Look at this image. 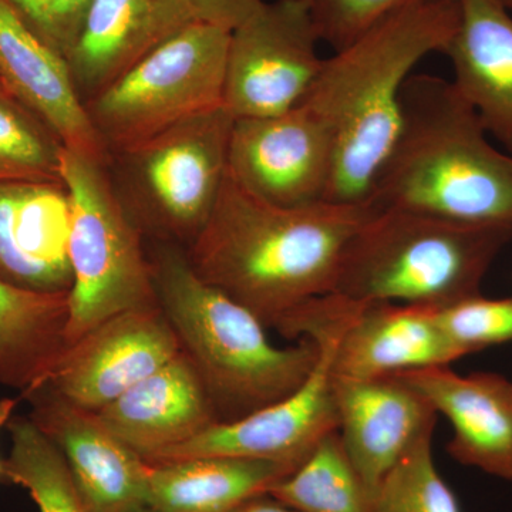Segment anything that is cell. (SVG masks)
Here are the masks:
<instances>
[{
    "label": "cell",
    "instance_id": "cell-1",
    "mask_svg": "<svg viewBox=\"0 0 512 512\" xmlns=\"http://www.w3.org/2000/svg\"><path fill=\"white\" fill-rule=\"evenodd\" d=\"M372 210L369 202L282 207L251 194L227 171L185 255L202 281L275 328L303 303L335 291L350 239Z\"/></svg>",
    "mask_w": 512,
    "mask_h": 512
},
{
    "label": "cell",
    "instance_id": "cell-2",
    "mask_svg": "<svg viewBox=\"0 0 512 512\" xmlns=\"http://www.w3.org/2000/svg\"><path fill=\"white\" fill-rule=\"evenodd\" d=\"M457 23V0H424L325 59L301 104L323 121L335 144L326 202L369 201L402 126L404 84L424 57L444 52Z\"/></svg>",
    "mask_w": 512,
    "mask_h": 512
},
{
    "label": "cell",
    "instance_id": "cell-3",
    "mask_svg": "<svg viewBox=\"0 0 512 512\" xmlns=\"http://www.w3.org/2000/svg\"><path fill=\"white\" fill-rule=\"evenodd\" d=\"M367 202L466 224L512 225V156L490 143L451 80L412 74L403 87L399 136Z\"/></svg>",
    "mask_w": 512,
    "mask_h": 512
},
{
    "label": "cell",
    "instance_id": "cell-4",
    "mask_svg": "<svg viewBox=\"0 0 512 512\" xmlns=\"http://www.w3.org/2000/svg\"><path fill=\"white\" fill-rule=\"evenodd\" d=\"M151 264L158 305L204 383L218 421L239 420L279 402L311 375L319 357L313 340L275 346L264 323L202 281L177 244L158 247Z\"/></svg>",
    "mask_w": 512,
    "mask_h": 512
},
{
    "label": "cell",
    "instance_id": "cell-5",
    "mask_svg": "<svg viewBox=\"0 0 512 512\" xmlns=\"http://www.w3.org/2000/svg\"><path fill=\"white\" fill-rule=\"evenodd\" d=\"M372 208L350 239L333 291L352 301L441 309L473 298L512 239V225Z\"/></svg>",
    "mask_w": 512,
    "mask_h": 512
},
{
    "label": "cell",
    "instance_id": "cell-6",
    "mask_svg": "<svg viewBox=\"0 0 512 512\" xmlns=\"http://www.w3.org/2000/svg\"><path fill=\"white\" fill-rule=\"evenodd\" d=\"M103 165L64 148L62 181L69 195V292L66 346L104 320L157 308L151 259L140 229L124 210Z\"/></svg>",
    "mask_w": 512,
    "mask_h": 512
},
{
    "label": "cell",
    "instance_id": "cell-7",
    "mask_svg": "<svg viewBox=\"0 0 512 512\" xmlns=\"http://www.w3.org/2000/svg\"><path fill=\"white\" fill-rule=\"evenodd\" d=\"M349 305L348 298L329 293L303 303L276 323L275 329L286 338L311 339L319 348L318 362L295 393L242 419L211 424L147 463L234 457L298 467L323 437L338 430L333 360Z\"/></svg>",
    "mask_w": 512,
    "mask_h": 512
},
{
    "label": "cell",
    "instance_id": "cell-8",
    "mask_svg": "<svg viewBox=\"0 0 512 512\" xmlns=\"http://www.w3.org/2000/svg\"><path fill=\"white\" fill-rule=\"evenodd\" d=\"M231 30L195 22L87 101L107 151L126 156L183 121L224 106Z\"/></svg>",
    "mask_w": 512,
    "mask_h": 512
},
{
    "label": "cell",
    "instance_id": "cell-9",
    "mask_svg": "<svg viewBox=\"0 0 512 512\" xmlns=\"http://www.w3.org/2000/svg\"><path fill=\"white\" fill-rule=\"evenodd\" d=\"M319 42L308 0H264L229 37L224 106L234 119L298 107L325 63Z\"/></svg>",
    "mask_w": 512,
    "mask_h": 512
},
{
    "label": "cell",
    "instance_id": "cell-10",
    "mask_svg": "<svg viewBox=\"0 0 512 512\" xmlns=\"http://www.w3.org/2000/svg\"><path fill=\"white\" fill-rule=\"evenodd\" d=\"M234 116L205 111L126 154L148 218L158 231L190 245L214 210L228 171Z\"/></svg>",
    "mask_w": 512,
    "mask_h": 512
},
{
    "label": "cell",
    "instance_id": "cell-11",
    "mask_svg": "<svg viewBox=\"0 0 512 512\" xmlns=\"http://www.w3.org/2000/svg\"><path fill=\"white\" fill-rule=\"evenodd\" d=\"M335 144L311 110L262 119H235L229 138L228 174L272 204L306 207L328 197Z\"/></svg>",
    "mask_w": 512,
    "mask_h": 512
},
{
    "label": "cell",
    "instance_id": "cell-12",
    "mask_svg": "<svg viewBox=\"0 0 512 512\" xmlns=\"http://www.w3.org/2000/svg\"><path fill=\"white\" fill-rule=\"evenodd\" d=\"M180 352L160 306L136 309L104 320L66 346L43 384L74 406L99 412Z\"/></svg>",
    "mask_w": 512,
    "mask_h": 512
},
{
    "label": "cell",
    "instance_id": "cell-13",
    "mask_svg": "<svg viewBox=\"0 0 512 512\" xmlns=\"http://www.w3.org/2000/svg\"><path fill=\"white\" fill-rule=\"evenodd\" d=\"M35 421L62 451L93 512H138L147 507L148 464L94 412L67 402L49 387L23 394Z\"/></svg>",
    "mask_w": 512,
    "mask_h": 512
},
{
    "label": "cell",
    "instance_id": "cell-14",
    "mask_svg": "<svg viewBox=\"0 0 512 512\" xmlns=\"http://www.w3.org/2000/svg\"><path fill=\"white\" fill-rule=\"evenodd\" d=\"M200 22L188 0H92L66 62L86 104L181 30Z\"/></svg>",
    "mask_w": 512,
    "mask_h": 512
},
{
    "label": "cell",
    "instance_id": "cell-15",
    "mask_svg": "<svg viewBox=\"0 0 512 512\" xmlns=\"http://www.w3.org/2000/svg\"><path fill=\"white\" fill-rule=\"evenodd\" d=\"M0 84L35 111L64 148L106 163L109 151L77 93L69 64L9 0H0Z\"/></svg>",
    "mask_w": 512,
    "mask_h": 512
},
{
    "label": "cell",
    "instance_id": "cell-16",
    "mask_svg": "<svg viewBox=\"0 0 512 512\" xmlns=\"http://www.w3.org/2000/svg\"><path fill=\"white\" fill-rule=\"evenodd\" d=\"M338 431L370 493L409 450L437 412L397 375L353 379L333 373Z\"/></svg>",
    "mask_w": 512,
    "mask_h": 512
},
{
    "label": "cell",
    "instance_id": "cell-17",
    "mask_svg": "<svg viewBox=\"0 0 512 512\" xmlns=\"http://www.w3.org/2000/svg\"><path fill=\"white\" fill-rule=\"evenodd\" d=\"M69 225L63 183H0V281L23 291L69 293Z\"/></svg>",
    "mask_w": 512,
    "mask_h": 512
},
{
    "label": "cell",
    "instance_id": "cell-18",
    "mask_svg": "<svg viewBox=\"0 0 512 512\" xmlns=\"http://www.w3.org/2000/svg\"><path fill=\"white\" fill-rule=\"evenodd\" d=\"M453 427L447 451L463 466L512 483V383L495 373L458 375L450 366L400 373Z\"/></svg>",
    "mask_w": 512,
    "mask_h": 512
},
{
    "label": "cell",
    "instance_id": "cell-19",
    "mask_svg": "<svg viewBox=\"0 0 512 512\" xmlns=\"http://www.w3.org/2000/svg\"><path fill=\"white\" fill-rule=\"evenodd\" d=\"M349 299V298H348ZM467 356L441 330L436 309L350 299L333 373L353 379L450 366Z\"/></svg>",
    "mask_w": 512,
    "mask_h": 512
},
{
    "label": "cell",
    "instance_id": "cell-20",
    "mask_svg": "<svg viewBox=\"0 0 512 512\" xmlns=\"http://www.w3.org/2000/svg\"><path fill=\"white\" fill-rule=\"evenodd\" d=\"M94 413L144 461L218 423L207 389L183 350Z\"/></svg>",
    "mask_w": 512,
    "mask_h": 512
},
{
    "label": "cell",
    "instance_id": "cell-21",
    "mask_svg": "<svg viewBox=\"0 0 512 512\" xmlns=\"http://www.w3.org/2000/svg\"><path fill=\"white\" fill-rule=\"evenodd\" d=\"M456 32L444 49L454 86L488 136L512 153V15L501 0H457Z\"/></svg>",
    "mask_w": 512,
    "mask_h": 512
},
{
    "label": "cell",
    "instance_id": "cell-22",
    "mask_svg": "<svg viewBox=\"0 0 512 512\" xmlns=\"http://www.w3.org/2000/svg\"><path fill=\"white\" fill-rule=\"evenodd\" d=\"M147 507L154 512H231L268 494L296 467L274 461L198 457L147 463Z\"/></svg>",
    "mask_w": 512,
    "mask_h": 512
},
{
    "label": "cell",
    "instance_id": "cell-23",
    "mask_svg": "<svg viewBox=\"0 0 512 512\" xmlns=\"http://www.w3.org/2000/svg\"><path fill=\"white\" fill-rule=\"evenodd\" d=\"M69 293L23 291L0 281V383L42 386L66 349Z\"/></svg>",
    "mask_w": 512,
    "mask_h": 512
},
{
    "label": "cell",
    "instance_id": "cell-24",
    "mask_svg": "<svg viewBox=\"0 0 512 512\" xmlns=\"http://www.w3.org/2000/svg\"><path fill=\"white\" fill-rule=\"evenodd\" d=\"M268 494L299 512H372L373 495L350 460L338 430L323 437Z\"/></svg>",
    "mask_w": 512,
    "mask_h": 512
},
{
    "label": "cell",
    "instance_id": "cell-25",
    "mask_svg": "<svg viewBox=\"0 0 512 512\" xmlns=\"http://www.w3.org/2000/svg\"><path fill=\"white\" fill-rule=\"evenodd\" d=\"M8 430L12 447L3 480L25 488L39 512H93L62 451L35 421L12 417Z\"/></svg>",
    "mask_w": 512,
    "mask_h": 512
},
{
    "label": "cell",
    "instance_id": "cell-26",
    "mask_svg": "<svg viewBox=\"0 0 512 512\" xmlns=\"http://www.w3.org/2000/svg\"><path fill=\"white\" fill-rule=\"evenodd\" d=\"M63 151L55 131L0 86V183H63Z\"/></svg>",
    "mask_w": 512,
    "mask_h": 512
},
{
    "label": "cell",
    "instance_id": "cell-27",
    "mask_svg": "<svg viewBox=\"0 0 512 512\" xmlns=\"http://www.w3.org/2000/svg\"><path fill=\"white\" fill-rule=\"evenodd\" d=\"M434 427L421 431L377 485L372 512H461L457 495L434 463Z\"/></svg>",
    "mask_w": 512,
    "mask_h": 512
},
{
    "label": "cell",
    "instance_id": "cell-28",
    "mask_svg": "<svg viewBox=\"0 0 512 512\" xmlns=\"http://www.w3.org/2000/svg\"><path fill=\"white\" fill-rule=\"evenodd\" d=\"M436 319L447 338L467 356L488 346L512 342V298L476 295L436 309Z\"/></svg>",
    "mask_w": 512,
    "mask_h": 512
},
{
    "label": "cell",
    "instance_id": "cell-29",
    "mask_svg": "<svg viewBox=\"0 0 512 512\" xmlns=\"http://www.w3.org/2000/svg\"><path fill=\"white\" fill-rule=\"evenodd\" d=\"M322 42L333 50L353 40L380 20L424 0H308Z\"/></svg>",
    "mask_w": 512,
    "mask_h": 512
},
{
    "label": "cell",
    "instance_id": "cell-30",
    "mask_svg": "<svg viewBox=\"0 0 512 512\" xmlns=\"http://www.w3.org/2000/svg\"><path fill=\"white\" fill-rule=\"evenodd\" d=\"M37 35L67 59L92 0H9Z\"/></svg>",
    "mask_w": 512,
    "mask_h": 512
},
{
    "label": "cell",
    "instance_id": "cell-31",
    "mask_svg": "<svg viewBox=\"0 0 512 512\" xmlns=\"http://www.w3.org/2000/svg\"><path fill=\"white\" fill-rule=\"evenodd\" d=\"M264 0H188L200 22L234 30L255 12Z\"/></svg>",
    "mask_w": 512,
    "mask_h": 512
},
{
    "label": "cell",
    "instance_id": "cell-32",
    "mask_svg": "<svg viewBox=\"0 0 512 512\" xmlns=\"http://www.w3.org/2000/svg\"><path fill=\"white\" fill-rule=\"evenodd\" d=\"M231 512H299L292 507L281 503L269 494L256 495L254 498L244 501Z\"/></svg>",
    "mask_w": 512,
    "mask_h": 512
},
{
    "label": "cell",
    "instance_id": "cell-33",
    "mask_svg": "<svg viewBox=\"0 0 512 512\" xmlns=\"http://www.w3.org/2000/svg\"><path fill=\"white\" fill-rule=\"evenodd\" d=\"M18 399H3L0 400V429L3 426H8L10 419L13 417L16 406H18Z\"/></svg>",
    "mask_w": 512,
    "mask_h": 512
},
{
    "label": "cell",
    "instance_id": "cell-34",
    "mask_svg": "<svg viewBox=\"0 0 512 512\" xmlns=\"http://www.w3.org/2000/svg\"><path fill=\"white\" fill-rule=\"evenodd\" d=\"M501 2H503L504 5L507 6V8L512 12V0H501Z\"/></svg>",
    "mask_w": 512,
    "mask_h": 512
},
{
    "label": "cell",
    "instance_id": "cell-35",
    "mask_svg": "<svg viewBox=\"0 0 512 512\" xmlns=\"http://www.w3.org/2000/svg\"><path fill=\"white\" fill-rule=\"evenodd\" d=\"M0 480H3V460H0Z\"/></svg>",
    "mask_w": 512,
    "mask_h": 512
},
{
    "label": "cell",
    "instance_id": "cell-36",
    "mask_svg": "<svg viewBox=\"0 0 512 512\" xmlns=\"http://www.w3.org/2000/svg\"><path fill=\"white\" fill-rule=\"evenodd\" d=\"M138 512H154L153 510H151V508H144V510H141V511H138Z\"/></svg>",
    "mask_w": 512,
    "mask_h": 512
},
{
    "label": "cell",
    "instance_id": "cell-37",
    "mask_svg": "<svg viewBox=\"0 0 512 512\" xmlns=\"http://www.w3.org/2000/svg\"><path fill=\"white\" fill-rule=\"evenodd\" d=\"M0 86H2V84H0Z\"/></svg>",
    "mask_w": 512,
    "mask_h": 512
}]
</instances>
